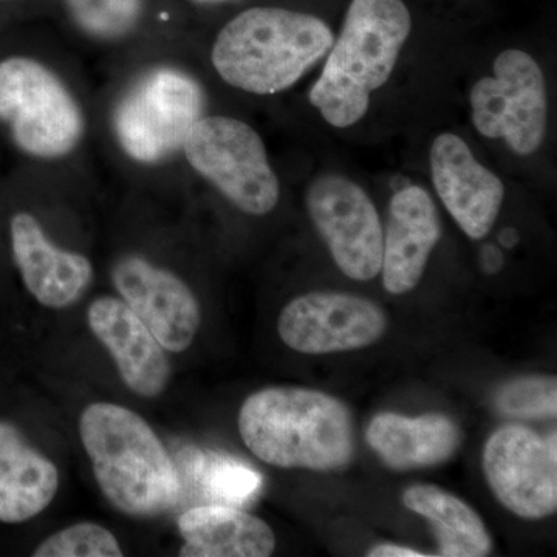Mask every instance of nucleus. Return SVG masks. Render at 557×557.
<instances>
[{
	"label": "nucleus",
	"instance_id": "obj_23",
	"mask_svg": "<svg viewBox=\"0 0 557 557\" xmlns=\"http://www.w3.org/2000/svg\"><path fill=\"white\" fill-rule=\"evenodd\" d=\"M496 408L505 417L555 418L557 412V381L555 376H523L498 388Z\"/></svg>",
	"mask_w": 557,
	"mask_h": 557
},
{
	"label": "nucleus",
	"instance_id": "obj_10",
	"mask_svg": "<svg viewBox=\"0 0 557 557\" xmlns=\"http://www.w3.org/2000/svg\"><path fill=\"white\" fill-rule=\"evenodd\" d=\"M483 471L497 500L512 515L537 520L557 509L556 432L542 437L509 424L487 438Z\"/></svg>",
	"mask_w": 557,
	"mask_h": 557
},
{
	"label": "nucleus",
	"instance_id": "obj_13",
	"mask_svg": "<svg viewBox=\"0 0 557 557\" xmlns=\"http://www.w3.org/2000/svg\"><path fill=\"white\" fill-rule=\"evenodd\" d=\"M429 163L435 190L460 230L472 240L486 237L504 205V182L450 132L434 139Z\"/></svg>",
	"mask_w": 557,
	"mask_h": 557
},
{
	"label": "nucleus",
	"instance_id": "obj_12",
	"mask_svg": "<svg viewBox=\"0 0 557 557\" xmlns=\"http://www.w3.org/2000/svg\"><path fill=\"white\" fill-rule=\"evenodd\" d=\"M112 282L164 350L180 354L190 347L200 327V306L182 278L139 256H126L113 267Z\"/></svg>",
	"mask_w": 557,
	"mask_h": 557
},
{
	"label": "nucleus",
	"instance_id": "obj_4",
	"mask_svg": "<svg viewBox=\"0 0 557 557\" xmlns=\"http://www.w3.org/2000/svg\"><path fill=\"white\" fill-rule=\"evenodd\" d=\"M332 28L309 13L256 7L220 30L211 60L236 89L273 95L289 89L332 49Z\"/></svg>",
	"mask_w": 557,
	"mask_h": 557
},
{
	"label": "nucleus",
	"instance_id": "obj_16",
	"mask_svg": "<svg viewBox=\"0 0 557 557\" xmlns=\"http://www.w3.org/2000/svg\"><path fill=\"white\" fill-rule=\"evenodd\" d=\"M442 239L438 209L426 189H399L391 203L383 239L381 271L391 295L412 292L420 284L432 251Z\"/></svg>",
	"mask_w": 557,
	"mask_h": 557
},
{
	"label": "nucleus",
	"instance_id": "obj_28",
	"mask_svg": "<svg viewBox=\"0 0 557 557\" xmlns=\"http://www.w3.org/2000/svg\"><path fill=\"white\" fill-rule=\"evenodd\" d=\"M196 5H220V3L231 2V0H189Z\"/></svg>",
	"mask_w": 557,
	"mask_h": 557
},
{
	"label": "nucleus",
	"instance_id": "obj_18",
	"mask_svg": "<svg viewBox=\"0 0 557 557\" xmlns=\"http://www.w3.org/2000/svg\"><path fill=\"white\" fill-rule=\"evenodd\" d=\"M60 472L13 424L0 421V522L24 523L57 496Z\"/></svg>",
	"mask_w": 557,
	"mask_h": 557
},
{
	"label": "nucleus",
	"instance_id": "obj_15",
	"mask_svg": "<svg viewBox=\"0 0 557 557\" xmlns=\"http://www.w3.org/2000/svg\"><path fill=\"white\" fill-rule=\"evenodd\" d=\"M91 333L108 348L126 386L145 398L159 397L171 380L164 347L123 299L102 296L87 311Z\"/></svg>",
	"mask_w": 557,
	"mask_h": 557
},
{
	"label": "nucleus",
	"instance_id": "obj_8",
	"mask_svg": "<svg viewBox=\"0 0 557 557\" xmlns=\"http://www.w3.org/2000/svg\"><path fill=\"white\" fill-rule=\"evenodd\" d=\"M471 119L482 137L504 139L520 157L542 148L548 129V97L544 72L527 51L497 54L493 76L472 86Z\"/></svg>",
	"mask_w": 557,
	"mask_h": 557
},
{
	"label": "nucleus",
	"instance_id": "obj_2",
	"mask_svg": "<svg viewBox=\"0 0 557 557\" xmlns=\"http://www.w3.org/2000/svg\"><path fill=\"white\" fill-rule=\"evenodd\" d=\"M412 32L403 0H351L338 39L310 90V102L336 129L368 115L372 95L391 79Z\"/></svg>",
	"mask_w": 557,
	"mask_h": 557
},
{
	"label": "nucleus",
	"instance_id": "obj_27",
	"mask_svg": "<svg viewBox=\"0 0 557 557\" xmlns=\"http://www.w3.org/2000/svg\"><path fill=\"white\" fill-rule=\"evenodd\" d=\"M498 240H500V244L504 245L505 248L516 247V245H518L519 242L518 231L507 228L504 231V233H500V236H498Z\"/></svg>",
	"mask_w": 557,
	"mask_h": 557
},
{
	"label": "nucleus",
	"instance_id": "obj_1",
	"mask_svg": "<svg viewBox=\"0 0 557 557\" xmlns=\"http://www.w3.org/2000/svg\"><path fill=\"white\" fill-rule=\"evenodd\" d=\"M245 446L284 469L341 471L355 456L354 420L341 399L304 387H267L239 412Z\"/></svg>",
	"mask_w": 557,
	"mask_h": 557
},
{
	"label": "nucleus",
	"instance_id": "obj_9",
	"mask_svg": "<svg viewBox=\"0 0 557 557\" xmlns=\"http://www.w3.org/2000/svg\"><path fill=\"white\" fill-rule=\"evenodd\" d=\"M306 201L336 267L358 282L379 276L384 226L369 194L346 175L324 174L311 182Z\"/></svg>",
	"mask_w": 557,
	"mask_h": 557
},
{
	"label": "nucleus",
	"instance_id": "obj_20",
	"mask_svg": "<svg viewBox=\"0 0 557 557\" xmlns=\"http://www.w3.org/2000/svg\"><path fill=\"white\" fill-rule=\"evenodd\" d=\"M403 504L431 523L438 556L483 557L493 548L485 523L467 502L434 485L410 486Z\"/></svg>",
	"mask_w": 557,
	"mask_h": 557
},
{
	"label": "nucleus",
	"instance_id": "obj_17",
	"mask_svg": "<svg viewBox=\"0 0 557 557\" xmlns=\"http://www.w3.org/2000/svg\"><path fill=\"white\" fill-rule=\"evenodd\" d=\"M366 437L386 467L409 471L437 467L453 458L461 431L456 421L440 413L410 418L384 412L370 421Z\"/></svg>",
	"mask_w": 557,
	"mask_h": 557
},
{
	"label": "nucleus",
	"instance_id": "obj_25",
	"mask_svg": "<svg viewBox=\"0 0 557 557\" xmlns=\"http://www.w3.org/2000/svg\"><path fill=\"white\" fill-rule=\"evenodd\" d=\"M370 557H426L424 553L417 549L401 547V545L381 544L369 552Z\"/></svg>",
	"mask_w": 557,
	"mask_h": 557
},
{
	"label": "nucleus",
	"instance_id": "obj_21",
	"mask_svg": "<svg viewBox=\"0 0 557 557\" xmlns=\"http://www.w3.org/2000/svg\"><path fill=\"white\" fill-rule=\"evenodd\" d=\"M178 475L182 486L190 483L201 505L244 508L263 486L262 474L245 461L207 449L183 450Z\"/></svg>",
	"mask_w": 557,
	"mask_h": 557
},
{
	"label": "nucleus",
	"instance_id": "obj_24",
	"mask_svg": "<svg viewBox=\"0 0 557 557\" xmlns=\"http://www.w3.org/2000/svg\"><path fill=\"white\" fill-rule=\"evenodd\" d=\"M35 557H121L119 541L108 528L97 523H76L46 539Z\"/></svg>",
	"mask_w": 557,
	"mask_h": 557
},
{
	"label": "nucleus",
	"instance_id": "obj_19",
	"mask_svg": "<svg viewBox=\"0 0 557 557\" xmlns=\"http://www.w3.org/2000/svg\"><path fill=\"white\" fill-rule=\"evenodd\" d=\"M182 557H267L276 548L269 523L242 508L196 505L178 519Z\"/></svg>",
	"mask_w": 557,
	"mask_h": 557
},
{
	"label": "nucleus",
	"instance_id": "obj_3",
	"mask_svg": "<svg viewBox=\"0 0 557 557\" xmlns=\"http://www.w3.org/2000/svg\"><path fill=\"white\" fill-rule=\"evenodd\" d=\"M79 435L102 494L124 515L152 518L182 498L177 467L134 410L94 403L81 416Z\"/></svg>",
	"mask_w": 557,
	"mask_h": 557
},
{
	"label": "nucleus",
	"instance_id": "obj_11",
	"mask_svg": "<svg viewBox=\"0 0 557 557\" xmlns=\"http://www.w3.org/2000/svg\"><path fill=\"white\" fill-rule=\"evenodd\" d=\"M387 330L384 311L372 300L335 292L298 296L281 311L277 332L293 350L338 354L372 346Z\"/></svg>",
	"mask_w": 557,
	"mask_h": 557
},
{
	"label": "nucleus",
	"instance_id": "obj_14",
	"mask_svg": "<svg viewBox=\"0 0 557 557\" xmlns=\"http://www.w3.org/2000/svg\"><path fill=\"white\" fill-rule=\"evenodd\" d=\"M14 262L28 293L47 309H65L86 293L94 267L86 256L57 247L35 215L17 212L10 223Z\"/></svg>",
	"mask_w": 557,
	"mask_h": 557
},
{
	"label": "nucleus",
	"instance_id": "obj_26",
	"mask_svg": "<svg viewBox=\"0 0 557 557\" xmlns=\"http://www.w3.org/2000/svg\"><path fill=\"white\" fill-rule=\"evenodd\" d=\"M504 265V256L498 251L496 247L490 245V247L483 248L482 251V267L486 273L494 274Z\"/></svg>",
	"mask_w": 557,
	"mask_h": 557
},
{
	"label": "nucleus",
	"instance_id": "obj_6",
	"mask_svg": "<svg viewBox=\"0 0 557 557\" xmlns=\"http://www.w3.org/2000/svg\"><path fill=\"white\" fill-rule=\"evenodd\" d=\"M0 121L14 145L35 159L69 156L84 135L78 101L57 73L32 58L0 62Z\"/></svg>",
	"mask_w": 557,
	"mask_h": 557
},
{
	"label": "nucleus",
	"instance_id": "obj_5",
	"mask_svg": "<svg viewBox=\"0 0 557 557\" xmlns=\"http://www.w3.org/2000/svg\"><path fill=\"white\" fill-rule=\"evenodd\" d=\"M203 110V89L193 76L174 67L150 69L121 95L113 132L129 159L156 164L183 149Z\"/></svg>",
	"mask_w": 557,
	"mask_h": 557
},
{
	"label": "nucleus",
	"instance_id": "obj_7",
	"mask_svg": "<svg viewBox=\"0 0 557 557\" xmlns=\"http://www.w3.org/2000/svg\"><path fill=\"white\" fill-rule=\"evenodd\" d=\"M183 153L197 174L208 180L240 211L265 215L281 197L258 132L230 116H201L190 129Z\"/></svg>",
	"mask_w": 557,
	"mask_h": 557
},
{
	"label": "nucleus",
	"instance_id": "obj_22",
	"mask_svg": "<svg viewBox=\"0 0 557 557\" xmlns=\"http://www.w3.org/2000/svg\"><path fill=\"white\" fill-rule=\"evenodd\" d=\"M145 0H65L72 21L81 32L100 40L129 35L141 17Z\"/></svg>",
	"mask_w": 557,
	"mask_h": 557
}]
</instances>
